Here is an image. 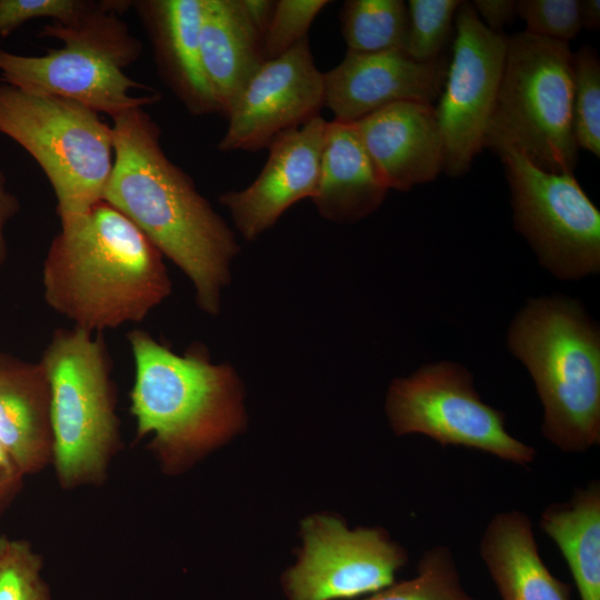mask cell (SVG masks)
Masks as SVG:
<instances>
[{
    "mask_svg": "<svg viewBox=\"0 0 600 600\" xmlns=\"http://www.w3.org/2000/svg\"><path fill=\"white\" fill-rule=\"evenodd\" d=\"M113 167L103 200L124 214L191 280L199 308L216 316L234 232L164 153L161 130L143 108L112 118Z\"/></svg>",
    "mask_w": 600,
    "mask_h": 600,
    "instance_id": "1",
    "label": "cell"
},
{
    "mask_svg": "<svg viewBox=\"0 0 600 600\" xmlns=\"http://www.w3.org/2000/svg\"><path fill=\"white\" fill-rule=\"evenodd\" d=\"M61 222L42 267L47 304L90 332L142 321L171 292L163 256L100 201Z\"/></svg>",
    "mask_w": 600,
    "mask_h": 600,
    "instance_id": "2",
    "label": "cell"
},
{
    "mask_svg": "<svg viewBox=\"0 0 600 600\" xmlns=\"http://www.w3.org/2000/svg\"><path fill=\"white\" fill-rule=\"evenodd\" d=\"M134 362L131 413L139 437L169 467L204 452L234 434L243 423L234 370L214 364L201 348L178 354L141 329L128 336Z\"/></svg>",
    "mask_w": 600,
    "mask_h": 600,
    "instance_id": "3",
    "label": "cell"
},
{
    "mask_svg": "<svg viewBox=\"0 0 600 600\" xmlns=\"http://www.w3.org/2000/svg\"><path fill=\"white\" fill-rule=\"evenodd\" d=\"M542 406V436L566 453L600 443V329L580 301L529 299L507 330Z\"/></svg>",
    "mask_w": 600,
    "mask_h": 600,
    "instance_id": "4",
    "label": "cell"
},
{
    "mask_svg": "<svg viewBox=\"0 0 600 600\" xmlns=\"http://www.w3.org/2000/svg\"><path fill=\"white\" fill-rule=\"evenodd\" d=\"M132 1L103 0L101 7L62 26L51 21L38 36L54 38L60 48L42 56H23L0 48V82L21 90L67 98L111 119L136 108L158 102L159 92L129 78L124 69L142 53V42L120 14Z\"/></svg>",
    "mask_w": 600,
    "mask_h": 600,
    "instance_id": "5",
    "label": "cell"
},
{
    "mask_svg": "<svg viewBox=\"0 0 600 600\" xmlns=\"http://www.w3.org/2000/svg\"><path fill=\"white\" fill-rule=\"evenodd\" d=\"M573 53L569 43L526 31L507 37L484 147L511 146L550 173H573Z\"/></svg>",
    "mask_w": 600,
    "mask_h": 600,
    "instance_id": "6",
    "label": "cell"
},
{
    "mask_svg": "<svg viewBox=\"0 0 600 600\" xmlns=\"http://www.w3.org/2000/svg\"><path fill=\"white\" fill-rule=\"evenodd\" d=\"M0 132L21 146L49 180L60 221L103 201L113 167L112 128L67 98L0 82Z\"/></svg>",
    "mask_w": 600,
    "mask_h": 600,
    "instance_id": "7",
    "label": "cell"
},
{
    "mask_svg": "<svg viewBox=\"0 0 600 600\" xmlns=\"http://www.w3.org/2000/svg\"><path fill=\"white\" fill-rule=\"evenodd\" d=\"M93 334L57 329L40 359L50 389L52 461L68 488L102 479L118 443L111 360L103 338Z\"/></svg>",
    "mask_w": 600,
    "mask_h": 600,
    "instance_id": "8",
    "label": "cell"
},
{
    "mask_svg": "<svg viewBox=\"0 0 600 600\" xmlns=\"http://www.w3.org/2000/svg\"><path fill=\"white\" fill-rule=\"evenodd\" d=\"M386 412L397 436L422 434L442 447H463L519 466L534 462L537 450L506 428V414L483 402L472 373L453 361L426 363L394 379Z\"/></svg>",
    "mask_w": 600,
    "mask_h": 600,
    "instance_id": "9",
    "label": "cell"
},
{
    "mask_svg": "<svg viewBox=\"0 0 600 600\" xmlns=\"http://www.w3.org/2000/svg\"><path fill=\"white\" fill-rule=\"evenodd\" d=\"M511 191L514 229L540 264L561 280L600 271V211L573 173H550L511 146L492 149Z\"/></svg>",
    "mask_w": 600,
    "mask_h": 600,
    "instance_id": "10",
    "label": "cell"
},
{
    "mask_svg": "<svg viewBox=\"0 0 600 600\" xmlns=\"http://www.w3.org/2000/svg\"><path fill=\"white\" fill-rule=\"evenodd\" d=\"M454 24L452 58L434 111L443 142V172L460 177L484 148L507 37L490 30L468 1H461Z\"/></svg>",
    "mask_w": 600,
    "mask_h": 600,
    "instance_id": "11",
    "label": "cell"
},
{
    "mask_svg": "<svg viewBox=\"0 0 600 600\" xmlns=\"http://www.w3.org/2000/svg\"><path fill=\"white\" fill-rule=\"evenodd\" d=\"M304 547L284 576L289 600H337L374 593L394 583L407 551L380 528L348 527L331 516L302 526Z\"/></svg>",
    "mask_w": 600,
    "mask_h": 600,
    "instance_id": "12",
    "label": "cell"
},
{
    "mask_svg": "<svg viewBox=\"0 0 600 600\" xmlns=\"http://www.w3.org/2000/svg\"><path fill=\"white\" fill-rule=\"evenodd\" d=\"M324 76L313 61L309 38L284 54L264 61L249 80L218 143L220 151H258L281 133L320 116Z\"/></svg>",
    "mask_w": 600,
    "mask_h": 600,
    "instance_id": "13",
    "label": "cell"
},
{
    "mask_svg": "<svg viewBox=\"0 0 600 600\" xmlns=\"http://www.w3.org/2000/svg\"><path fill=\"white\" fill-rule=\"evenodd\" d=\"M328 122L318 116L278 136L256 180L239 191L219 197L246 240L271 228L296 202L312 199L319 181Z\"/></svg>",
    "mask_w": 600,
    "mask_h": 600,
    "instance_id": "14",
    "label": "cell"
},
{
    "mask_svg": "<svg viewBox=\"0 0 600 600\" xmlns=\"http://www.w3.org/2000/svg\"><path fill=\"white\" fill-rule=\"evenodd\" d=\"M446 72L443 57L420 62L402 49L348 50L338 66L323 73L324 106L334 121L354 123L398 102L433 104L442 91Z\"/></svg>",
    "mask_w": 600,
    "mask_h": 600,
    "instance_id": "15",
    "label": "cell"
},
{
    "mask_svg": "<svg viewBox=\"0 0 600 600\" xmlns=\"http://www.w3.org/2000/svg\"><path fill=\"white\" fill-rule=\"evenodd\" d=\"M353 126L388 189L409 191L443 171V142L433 104L393 103Z\"/></svg>",
    "mask_w": 600,
    "mask_h": 600,
    "instance_id": "16",
    "label": "cell"
},
{
    "mask_svg": "<svg viewBox=\"0 0 600 600\" xmlns=\"http://www.w3.org/2000/svg\"><path fill=\"white\" fill-rule=\"evenodd\" d=\"M164 84L192 116L218 113L200 54L203 0L132 1Z\"/></svg>",
    "mask_w": 600,
    "mask_h": 600,
    "instance_id": "17",
    "label": "cell"
},
{
    "mask_svg": "<svg viewBox=\"0 0 600 600\" xmlns=\"http://www.w3.org/2000/svg\"><path fill=\"white\" fill-rule=\"evenodd\" d=\"M0 443L23 474L53 459L50 389L40 361L0 352Z\"/></svg>",
    "mask_w": 600,
    "mask_h": 600,
    "instance_id": "18",
    "label": "cell"
},
{
    "mask_svg": "<svg viewBox=\"0 0 600 600\" xmlns=\"http://www.w3.org/2000/svg\"><path fill=\"white\" fill-rule=\"evenodd\" d=\"M479 554L501 600H571L570 584L546 566L532 522L520 510L500 511L489 520Z\"/></svg>",
    "mask_w": 600,
    "mask_h": 600,
    "instance_id": "19",
    "label": "cell"
},
{
    "mask_svg": "<svg viewBox=\"0 0 600 600\" xmlns=\"http://www.w3.org/2000/svg\"><path fill=\"white\" fill-rule=\"evenodd\" d=\"M200 54L218 113L227 118L249 80L264 62L262 37L240 0H203Z\"/></svg>",
    "mask_w": 600,
    "mask_h": 600,
    "instance_id": "20",
    "label": "cell"
},
{
    "mask_svg": "<svg viewBox=\"0 0 600 600\" xmlns=\"http://www.w3.org/2000/svg\"><path fill=\"white\" fill-rule=\"evenodd\" d=\"M388 190L353 123L329 121L311 199L318 212L332 222H357L381 206Z\"/></svg>",
    "mask_w": 600,
    "mask_h": 600,
    "instance_id": "21",
    "label": "cell"
},
{
    "mask_svg": "<svg viewBox=\"0 0 600 600\" xmlns=\"http://www.w3.org/2000/svg\"><path fill=\"white\" fill-rule=\"evenodd\" d=\"M539 528L557 544L581 600H600V482L574 488L563 502L548 504Z\"/></svg>",
    "mask_w": 600,
    "mask_h": 600,
    "instance_id": "22",
    "label": "cell"
},
{
    "mask_svg": "<svg viewBox=\"0 0 600 600\" xmlns=\"http://www.w3.org/2000/svg\"><path fill=\"white\" fill-rule=\"evenodd\" d=\"M340 22L348 50H404L409 16L402 0H347L340 10Z\"/></svg>",
    "mask_w": 600,
    "mask_h": 600,
    "instance_id": "23",
    "label": "cell"
},
{
    "mask_svg": "<svg viewBox=\"0 0 600 600\" xmlns=\"http://www.w3.org/2000/svg\"><path fill=\"white\" fill-rule=\"evenodd\" d=\"M362 600H473L462 584L453 552L442 544L427 549L417 573Z\"/></svg>",
    "mask_w": 600,
    "mask_h": 600,
    "instance_id": "24",
    "label": "cell"
},
{
    "mask_svg": "<svg viewBox=\"0 0 600 600\" xmlns=\"http://www.w3.org/2000/svg\"><path fill=\"white\" fill-rule=\"evenodd\" d=\"M572 123L579 149L599 157L600 60L590 46L573 53Z\"/></svg>",
    "mask_w": 600,
    "mask_h": 600,
    "instance_id": "25",
    "label": "cell"
},
{
    "mask_svg": "<svg viewBox=\"0 0 600 600\" xmlns=\"http://www.w3.org/2000/svg\"><path fill=\"white\" fill-rule=\"evenodd\" d=\"M460 3V0H410L404 51L420 62L441 59Z\"/></svg>",
    "mask_w": 600,
    "mask_h": 600,
    "instance_id": "26",
    "label": "cell"
},
{
    "mask_svg": "<svg viewBox=\"0 0 600 600\" xmlns=\"http://www.w3.org/2000/svg\"><path fill=\"white\" fill-rule=\"evenodd\" d=\"M41 570L29 542L0 537V600H51Z\"/></svg>",
    "mask_w": 600,
    "mask_h": 600,
    "instance_id": "27",
    "label": "cell"
},
{
    "mask_svg": "<svg viewBox=\"0 0 600 600\" xmlns=\"http://www.w3.org/2000/svg\"><path fill=\"white\" fill-rule=\"evenodd\" d=\"M328 0H277L262 37V57L273 60L308 37L309 29Z\"/></svg>",
    "mask_w": 600,
    "mask_h": 600,
    "instance_id": "28",
    "label": "cell"
},
{
    "mask_svg": "<svg viewBox=\"0 0 600 600\" xmlns=\"http://www.w3.org/2000/svg\"><path fill=\"white\" fill-rule=\"evenodd\" d=\"M516 14L526 32L568 43L581 27L579 0H518Z\"/></svg>",
    "mask_w": 600,
    "mask_h": 600,
    "instance_id": "29",
    "label": "cell"
},
{
    "mask_svg": "<svg viewBox=\"0 0 600 600\" xmlns=\"http://www.w3.org/2000/svg\"><path fill=\"white\" fill-rule=\"evenodd\" d=\"M103 0H0V37L28 21L49 18L68 26L101 7Z\"/></svg>",
    "mask_w": 600,
    "mask_h": 600,
    "instance_id": "30",
    "label": "cell"
},
{
    "mask_svg": "<svg viewBox=\"0 0 600 600\" xmlns=\"http://www.w3.org/2000/svg\"><path fill=\"white\" fill-rule=\"evenodd\" d=\"M471 4L483 23L494 32H500L517 16L514 0H474Z\"/></svg>",
    "mask_w": 600,
    "mask_h": 600,
    "instance_id": "31",
    "label": "cell"
},
{
    "mask_svg": "<svg viewBox=\"0 0 600 600\" xmlns=\"http://www.w3.org/2000/svg\"><path fill=\"white\" fill-rule=\"evenodd\" d=\"M23 473L0 443V509L8 504L21 486Z\"/></svg>",
    "mask_w": 600,
    "mask_h": 600,
    "instance_id": "32",
    "label": "cell"
},
{
    "mask_svg": "<svg viewBox=\"0 0 600 600\" xmlns=\"http://www.w3.org/2000/svg\"><path fill=\"white\" fill-rule=\"evenodd\" d=\"M19 210V200L16 194L8 189L6 176L0 167V268L7 259L4 229L8 221L11 220Z\"/></svg>",
    "mask_w": 600,
    "mask_h": 600,
    "instance_id": "33",
    "label": "cell"
},
{
    "mask_svg": "<svg viewBox=\"0 0 600 600\" xmlns=\"http://www.w3.org/2000/svg\"><path fill=\"white\" fill-rule=\"evenodd\" d=\"M241 4L258 32L263 37L270 22L274 1L272 0H240Z\"/></svg>",
    "mask_w": 600,
    "mask_h": 600,
    "instance_id": "34",
    "label": "cell"
},
{
    "mask_svg": "<svg viewBox=\"0 0 600 600\" xmlns=\"http://www.w3.org/2000/svg\"><path fill=\"white\" fill-rule=\"evenodd\" d=\"M581 27L588 30H598L600 27V1L579 0Z\"/></svg>",
    "mask_w": 600,
    "mask_h": 600,
    "instance_id": "35",
    "label": "cell"
}]
</instances>
